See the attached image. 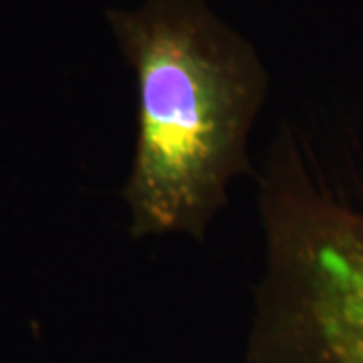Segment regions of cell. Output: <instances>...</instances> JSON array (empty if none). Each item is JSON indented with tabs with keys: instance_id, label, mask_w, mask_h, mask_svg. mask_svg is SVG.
<instances>
[{
	"instance_id": "6da1fadb",
	"label": "cell",
	"mask_w": 363,
	"mask_h": 363,
	"mask_svg": "<svg viewBox=\"0 0 363 363\" xmlns=\"http://www.w3.org/2000/svg\"><path fill=\"white\" fill-rule=\"evenodd\" d=\"M107 23L135 73L138 135L123 186L133 238L204 240L236 178L269 75L206 0H145Z\"/></svg>"
},
{
	"instance_id": "7a4b0ae2",
	"label": "cell",
	"mask_w": 363,
	"mask_h": 363,
	"mask_svg": "<svg viewBox=\"0 0 363 363\" xmlns=\"http://www.w3.org/2000/svg\"><path fill=\"white\" fill-rule=\"evenodd\" d=\"M262 180L269 272L257 363H363V212L315 190L289 147Z\"/></svg>"
}]
</instances>
